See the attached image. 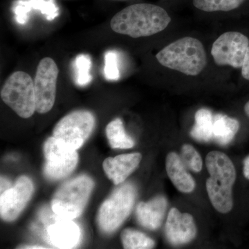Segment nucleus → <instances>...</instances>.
<instances>
[{"mask_svg":"<svg viewBox=\"0 0 249 249\" xmlns=\"http://www.w3.org/2000/svg\"><path fill=\"white\" fill-rule=\"evenodd\" d=\"M94 125L92 113L87 110L72 111L55 124L53 137L65 146L77 150L89 138Z\"/></svg>","mask_w":249,"mask_h":249,"instance_id":"7","label":"nucleus"},{"mask_svg":"<svg viewBox=\"0 0 249 249\" xmlns=\"http://www.w3.org/2000/svg\"><path fill=\"white\" fill-rule=\"evenodd\" d=\"M156 57L160 65L187 76L199 74L207 64L202 43L190 37L173 42L160 51Z\"/></svg>","mask_w":249,"mask_h":249,"instance_id":"3","label":"nucleus"},{"mask_svg":"<svg viewBox=\"0 0 249 249\" xmlns=\"http://www.w3.org/2000/svg\"><path fill=\"white\" fill-rule=\"evenodd\" d=\"M171 21L165 10L157 5H131L112 18L111 29L133 38L147 37L164 30Z\"/></svg>","mask_w":249,"mask_h":249,"instance_id":"1","label":"nucleus"},{"mask_svg":"<svg viewBox=\"0 0 249 249\" xmlns=\"http://www.w3.org/2000/svg\"><path fill=\"white\" fill-rule=\"evenodd\" d=\"M168 202L163 196H157L148 202L137 206V217L142 227L156 230L160 227L166 212Z\"/></svg>","mask_w":249,"mask_h":249,"instance_id":"15","label":"nucleus"},{"mask_svg":"<svg viewBox=\"0 0 249 249\" xmlns=\"http://www.w3.org/2000/svg\"><path fill=\"white\" fill-rule=\"evenodd\" d=\"M13 10L16 22L21 24L27 23L29 13L32 10L40 11L49 21L53 20L59 15L55 0H17Z\"/></svg>","mask_w":249,"mask_h":249,"instance_id":"16","label":"nucleus"},{"mask_svg":"<svg viewBox=\"0 0 249 249\" xmlns=\"http://www.w3.org/2000/svg\"><path fill=\"white\" fill-rule=\"evenodd\" d=\"M47 235L49 242L56 248L71 249L79 242L80 229L72 219L61 218L49 226Z\"/></svg>","mask_w":249,"mask_h":249,"instance_id":"14","label":"nucleus"},{"mask_svg":"<svg viewBox=\"0 0 249 249\" xmlns=\"http://www.w3.org/2000/svg\"><path fill=\"white\" fill-rule=\"evenodd\" d=\"M58 73V67L53 59L46 57L39 62L34 80L36 111L39 114H46L53 107Z\"/></svg>","mask_w":249,"mask_h":249,"instance_id":"9","label":"nucleus"},{"mask_svg":"<svg viewBox=\"0 0 249 249\" xmlns=\"http://www.w3.org/2000/svg\"><path fill=\"white\" fill-rule=\"evenodd\" d=\"M12 186V185L11 184V183L9 182V181H8L6 178H2L1 177V193H3V192L6 191V190H7L8 188H9L10 187Z\"/></svg>","mask_w":249,"mask_h":249,"instance_id":"27","label":"nucleus"},{"mask_svg":"<svg viewBox=\"0 0 249 249\" xmlns=\"http://www.w3.org/2000/svg\"><path fill=\"white\" fill-rule=\"evenodd\" d=\"M19 249H45L44 247H40V246H24L23 247H19Z\"/></svg>","mask_w":249,"mask_h":249,"instance_id":"29","label":"nucleus"},{"mask_svg":"<svg viewBox=\"0 0 249 249\" xmlns=\"http://www.w3.org/2000/svg\"><path fill=\"white\" fill-rule=\"evenodd\" d=\"M91 59L89 55L80 54L77 55L73 62L75 72V82L79 86L89 85L92 80L91 75Z\"/></svg>","mask_w":249,"mask_h":249,"instance_id":"22","label":"nucleus"},{"mask_svg":"<svg viewBox=\"0 0 249 249\" xmlns=\"http://www.w3.org/2000/svg\"><path fill=\"white\" fill-rule=\"evenodd\" d=\"M142 160L140 153L124 154L108 157L103 161L105 173L115 185L124 182L134 170L138 168Z\"/></svg>","mask_w":249,"mask_h":249,"instance_id":"13","label":"nucleus"},{"mask_svg":"<svg viewBox=\"0 0 249 249\" xmlns=\"http://www.w3.org/2000/svg\"><path fill=\"white\" fill-rule=\"evenodd\" d=\"M206 164L210 174L206 181L210 201L218 212L227 213L233 206L232 189L236 179L235 166L227 155L219 151L209 152Z\"/></svg>","mask_w":249,"mask_h":249,"instance_id":"2","label":"nucleus"},{"mask_svg":"<svg viewBox=\"0 0 249 249\" xmlns=\"http://www.w3.org/2000/svg\"><path fill=\"white\" fill-rule=\"evenodd\" d=\"M245 0H193L196 9L206 12L230 11L238 8Z\"/></svg>","mask_w":249,"mask_h":249,"instance_id":"23","label":"nucleus"},{"mask_svg":"<svg viewBox=\"0 0 249 249\" xmlns=\"http://www.w3.org/2000/svg\"><path fill=\"white\" fill-rule=\"evenodd\" d=\"M104 76L110 81L120 78L119 57L115 51H108L105 53Z\"/></svg>","mask_w":249,"mask_h":249,"instance_id":"25","label":"nucleus"},{"mask_svg":"<svg viewBox=\"0 0 249 249\" xmlns=\"http://www.w3.org/2000/svg\"><path fill=\"white\" fill-rule=\"evenodd\" d=\"M124 249H147L155 247V242L146 235L134 229H127L121 234Z\"/></svg>","mask_w":249,"mask_h":249,"instance_id":"21","label":"nucleus"},{"mask_svg":"<svg viewBox=\"0 0 249 249\" xmlns=\"http://www.w3.org/2000/svg\"><path fill=\"white\" fill-rule=\"evenodd\" d=\"M43 151L45 158L44 173L49 179L67 178L76 168L78 161L76 150L65 146L55 137L46 141Z\"/></svg>","mask_w":249,"mask_h":249,"instance_id":"8","label":"nucleus"},{"mask_svg":"<svg viewBox=\"0 0 249 249\" xmlns=\"http://www.w3.org/2000/svg\"><path fill=\"white\" fill-rule=\"evenodd\" d=\"M249 47L247 36L239 32L224 33L214 41L211 54L218 65L242 68Z\"/></svg>","mask_w":249,"mask_h":249,"instance_id":"10","label":"nucleus"},{"mask_svg":"<svg viewBox=\"0 0 249 249\" xmlns=\"http://www.w3.org/2000/svg\"><path fill=\"white\" fill-rule=\"evenodd\" d=\"M240 129V123L235 119L223 114L213 116V140L221 145H228Z\"/></svg>","mask_w":249,"mask_h":249,"instance_id":"18","label":"nucleus"},{"mask_svg":"<svg viewBox=\"0 0 249 249\" xmlns=\"http://www.w3.org/2000/svg\"><path fill=\"white\" fill-rule=\"evenodd\" d=\"M94 182L86 175L77 177L62 184L54 195L52 209L54 213L64 219H73L84 211Z\"/></svg>","mask_w":249,"mask_h":249,"instance_id":"4","label":"nucleus"},{"mask_svg":"<svg viewBox=\"0 0 249 249\" xmlns=\"http://www.w3.org/2000/svg\"><path fill=\"white\" fill-rule=\"evenodd\" d=\"M165 166L168 177L178 191L184 193L194 191L196 181L187 171L186 165L178 154L175 152L168 154Z\"/></svg>","mask_w":249,"mask_h":249,"instance_id":"17","label":"nucleus"},{"mask_svg":"<svg viewBox=\"0 0 249 249\" xmlns=\"http://www.w3.org/2000/svg\"><path fill=\"white\" fill-rule=\"evenodd\" d=\"M191 137L196 141L209 142L213 136V116L207 109H200L196 114V124L191 132Z\"/></svg>","mask_w":249,"mask_h":249,"instance_id":"19","label":"nucleus"},{"mask_svg":"<svg viewBox=\"0 0 249 249\" xmlns=\"http://www.w3.org/2000/svg\"><path fill=\"white\" fill-rule=\"evenodd\" d=\"M1 98L23 119L30 118L36 111L34 82L27 73L16 71L5 81Z\"/></svg>","mask_w":249,"mask_h":249,"instance_id":"6","label":"nucleus"},{"mask_svg":"<svg viewBox=\"0 0 249 249\" xmlns=\"http://www.w3.org/2000/svg\"><path fill=\"white\" fill-rule=\"evenodd\" d=\"M245 111L247 116L249 118V101L246 103L245 106Z\"/></svg>","mask_w":249,"mask_h":249,"instance_id":"30","label":"nucleus"},{"mask_svg":"<svg viewBox=\"0 0 249 249\" xmlns=\"http://www.w3.org/2000/svg\"><path fill=\"white\" fill-rule=\"evenodd\" d=\"M106 135L110 146L114 149H129L134 145L133 139L126 134L121 119H116L106 127Z\"/></svg>","mask_w":249,"mask_h":249,"instance_id":"20","label":"nucleus"},{"mask_svg":"<svg viewBox=\"0 0 249 249\" xmlns=\"http://www.w3.org/2000/svg\"><path fill=\"white\" fill-rule=\"evenodd\" d=\"M196 228L191 214L181 213L178 209L170 210L165 223V235L170 243L181 245L196 237Z\"/></svg>","mask_w":249,"mask_h":249,"instance_id":"12","label":"nucleus"},{"mask_svg":"<svg viewBox=\"0 0 249 249\" xmlns=\"http://www.w3.org/2000/svg\"><path fill=\"white\" fill-rule=\"evenodd\" d=\"M244 175L249 179V156L244 160Z\"/></svg>","mask_w":249,"mask_h":249,"instance_id":"28","label":"nucleus"},{"mask_svg":"<svg viewBox=\"0 0 249 249\" xmlns=\"http://www.w3.org/2000/svg\"><path fill=\"white\" fill-rule=\"evenodd\" d=\"M137 196L135 187L127 183L118 188L101 205L97 216L98 227L103 232L115 231L130 214Z\"/></svg>","mask_w":249,"mask_h":249,"instance_id":"5","label":"nucleus"},{"mask_svg":"<svg viewBox=\"0 0 249 249\" xmlns=\"http://www.w3.org/2000/svg\"><path fill=\"white\" fill-rule=\"evenodd\" d=\"M242 75L246 80H249V47L242 67Z\"/></svg>","mask_w":249,"mask_h":249,"instance_id":"26","label":"nucleus"},{"mask_svg":"<svg viewBox=\"0 0 249 249\" xmlns=\"http://www.w3.org/2000/svg\"><path fill=\"white\" fill-rule=\"evenodd\" d=\"M34 187L26 176L18 178L15 184L1 193L0 214L3 220L12 222L17 219L31 199Z\"/></svg>","mask_w":249,"mask_h":249,"instance_id":"11","label":"nucleus"},{"mask_svg":"<svg viewBox=\"0 0 249 249\" xmlns=\"http://www.w3.org/2000/svg\"><path fill=\"white\" fill-rule=\"evenodd\" d=\"M181 160L190 170L199 173L202 169V160L199 152L191 145H183L181 148Z\"/></svg>","mask_w":249,"mask_h":249,"instance_id":"24","label":"nucleus"}]
</instances>
